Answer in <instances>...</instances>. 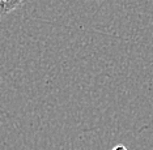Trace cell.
<instances>
[{
  "mask_svg": "<svg viewBox=\"0 0 153 150\" xmlns=\"http://www.w3.org/2000/svg\"><path fill=\"white\" fill-rule=\"evenodd\" d=\"M27 0H0V10H1V16H5L8 13L16 10L24 5Z\"/></svg>",
  "mask_w": 153,
  "mask_h": 150,
  "instance_id": "1",
  "label": "cell"
},
{
  "mask_svg": "<svg viewBox=\"0 0 153 150\" xmlns=\"http://www.w3.org/2000/svg\"><path fill=\"white\" fill-rule=\"evenodd\" d=\"M113 150H128L126 146H123V145H118V146H115Z\"/></svg>",
  "mask_w": 153,
  "mask_h": 150,
  "instance_id": "2",
  "label": "cell"
}]
</instances>
